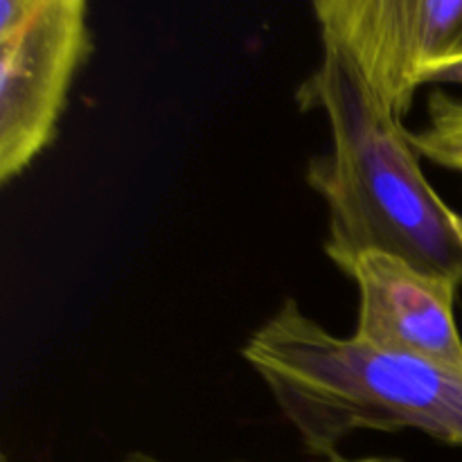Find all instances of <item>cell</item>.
Masks as SVG:
<instances>
[{
	"instance_id": "cell-1",
	"label": "cell",
	"mask_w": 462,
	"mask_h": 462,
	"mask_svg": "<svg viewBox=\"0 0 462 462\" xmlns=\"http://www.w3.org/2000/svg\"><path fill=\"white\" fill-rule=\"evenodd\" d=\"M296 97L305 111L320 108L332 134L305 171L328 208L329 260L347 273L361 253H391L462 287V217L429 183L411 131L341 45L323 39Z\"/></svg>"
},
{
	"instance_id": "cell-2",
	"label": "cell",
	"mask_w": 462,
	"mask_h": 462,
	"mask_svg": "<svg viewBox=\"0 0 462 462\" xmlns=\"http://www.w3.org/2000/svg\"><path fill=\"white\" fill-rule=\"evenodd\" d=\"M242 356L319 460L341 456L359 431L415 429L462 447V374L337 337L293 298L246 338Z\"/></svg>"
},
{
	"instance_id": "cell-3",
	"label": "cell",
	"mask_w": 462,
	"mask_h": 462,
	"mask_svg": "<svg viewBox=\"0 0 462 462\" xmlns=\"http://www.w3.org/2000/svg\"><path fill=\"white\" fill-rule=\"evenodd\" d=\"M88 52L84 0L0 3V183L23 174L52 143Z\"/></svg>"
},
{
	"instance_id": "cell-4",
	"label": "cell",
	"mask_w": 462,
	"mask_h": 462,
	"mask_svg": "<svg viewBox=\"0 0 462 462\" xmlns=\"http://www.w3.org/2000/svg\"><path fill=\"white\" fill-rule=\"evenodd\" d=\"M320 39L341 45L370 88L404 117L429 66L462 48V0H316Z\"/></svg>"
},
{
	"instance_id": "cell-5",
	"label": "cell",
	"mask_w": 462,
	"mask_h": 462,
	"mask_svg": "<svg viewBox=\"0 0 462 462\" xmlns=\"http://www.w3.org/2000/svg\"><path fill=\"white\" fill-rule=\"evenodd\" d=\"M346 275L359 291L356 343L462 374L458 282L382 251L361 253Z\"/></svg>"
},
{
	"instance_id": "cell-6",
	"label": "cell",
	"mask_w": 462,
	"mask_h": 462,
	"mask_svg": "<svg viewBox=\"0 0 462 462\" xmlns=\"http://www.w3.org/2000/svg\"><path fill=\"white\" fill-rule=\"evenodd\" d=\"M420 158L462 174V99L433 90L427 99V126L411 134Z\"/></svg>"
},
{
	"instance_id": "cell-7",
	"label": "cell",
	"mask_w": 462,
	"mask_h": 462,
	"mask_svg": "<svg viewBox=\"0 0 462 462\" xmlns=\"http://www.w3.org/2000/svg\"><path fill=\"white\" fill-rule=\"evenodd\" d=\"M424 84H462V50L454 57L438 61L422 72Z\"/></svg>"
},
{
	"instance_id": "cell-8",
	"label": "cell",
	"mask_w": 462,
	"mask_h": 462,
	"mask_svg": "<svg viewBox=\"0 0 462 462\" xmlns=\"http://www.w3.org/2000/svg\"><path fill=\"white\" fill-rule=\"evenodd\" d=\"M117 462H170V460H162L158 458V456L147 454V451H131V454H126L125 458ZM316 462H402V460L386 458V456H365V458H346V456H334V458H323Z\"/></svg>"
}]
</instances>
